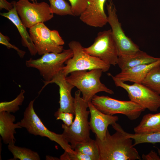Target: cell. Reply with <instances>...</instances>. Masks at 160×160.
Wrapping results in <instances>:
<instances>
[{"instance_id":"9","label":"cell","mask_w":160,"mask_h":160,"mask_svg":"<svg viewBox=\"0 0 160 160\" xmlns=\"http://www.w3.org/2000/svg\"><path fill=\"white\" fill-rule=\"evenodd\" d=\"M115 85L124 89L128 93L130 100L141 105L145 109L156 112L160 108V95L141 83H134L129 85L108 73Z\"/></svg>"},{"instance_id":"21","label":"cell","mask_w":160,"mask_h":160,"mask_svg":"<svg viewBox=\"0 0 160 160\" xmlns=\"http://www.w3.org/2000/svg\"><path fill=\"white\" fill-rule=\"evenodd\" d=\"M16 141H12L8 145V150L12 153L13 158L10 160H40L38 153L30 149L15 145Z\"/></svg>"},{"instance_id":"14","label":"cell","mask_w":160,"mask_h":160,"mask_svg":"<svg viewBox=\"0 0 160 160\" xmlns=\"http://www.w3.org/2000/svg\"><path fill=\"white\" fill-rule=\"evenodd\" d=\"M90 118L89 124L90 130L95 137L102 140L105 138L108 127L116 123L119 118L116 116L104 113L97 109L91 102L88 103Z\"/></svg>"},{"instance_id":"28","label":"cell","mask_w":160,"mask_h":160,"mask_svg":"<svg viewBox=\"0 0 160 160\" xmlns=\"http://www.w3.org/2000/svg\"><path fill=\"white\" fill-rule=\"evenodd\" d=\"M76 152L74 153L65 151L60 156V159L61 160H94L89 156L80 152Z\"/></svg>"},{"instance_id":"11","label":"cell","mask_w":160,"mask_h":160,"mask_svg":"<svg viewBox=\"0 0 160 160\" xmlns=\"http://www.w3.org/2000/svg\"><path fill=\"white\" fill-rule=\"evenodd\" d=\"M29 0H18L16 2L17 13L24 25L30 28L44 23L54 17L50 6L47 3L31 2Z\"/></svg>"},{"instance_id":"19","label":"cell","mask_w":160,"mask_h":160,"mask_svg":"<svg viewBox=\"0 0 160 160\" xmlns=\"http://www.w3.org/2000/svg\"><path fill=\"white\" fill-rule=\"evenodd\" d=\"M159 58L151 56L140 50L131 54L119 57L117 65L123 70L140 65L151 63Z\"/></svg>"},{"instance_id":"25","label":"cell","mask_w":160,"mask_h":160,"mask_svg":"<svg viewBox=\"0 0 160 160\" xmlns=\"http://www.w3.org/2000/svg\"><path fill=\"white\" fill-rule=\"evenodd\" d=\"M25 91L21 89L17 97L10 101H3L0 103V112L6 111L9 113H15L19 109L24 100Z\"/></svg>"},{"instance_id":"7","label":"cell","mask_w":160,"mask_h":160,"mask_svg":"<svg viewBox=\"0 0 160 160\" xmlns=\"http://www.w3.org/2000/svg\"><path fill=\"white\" fill-rule=\"evenodd\" d=\"M91 102L102 113L113 115L120 114L125 115L129 119L135 120L138 118L145 108L132 101H121L107 96L95 95Z\"/></svg>"},{"instance_id":"4","label":"cell","mask_w":160,"mask_h":160,"mask_svg":"<svg viewBox=\"0 0 160 160\" xmlns=\"http://www.w3.org/2000/svg\"><path fill=\"white\" fill-rule=\"evenodd\" d=\"M73 55V51L70 48L64 49L60 53H47L36 59L31 58L26 60L25 64L28 67L37 69L44 80L43 81L48 82L63 70L65 62Z\"/></svg>"},{"instance_id":"22","label":"cell","mask_w":160,"mask_h":160,"mask_svg":"<svg viewBox=\"0 0 160 160\" xmlns=\"http://www.w3.org/2000/svg\"><path fill=\"white\" fill-rule=\"evenodd\" d=\"M74 150L92 157L94 160H100V154L96 141L91 138L88 140L79 143L76 146Z\"/></svg>"},{"instance_id":"31","label":"cell","mask_w":160,"mask_h":160,"mask_svg":"<svg viewBox=\"0 0 160 160\" xmlns=\"http://www.w3.org/2000/svg\"><path fill=\"white\" fill-rule=\"evenodd\" d=\"M142 159L144 160H160V157L155 151L153 150L147 154H143Z\"/></svg>"},{"instance_id":"18","label":"cell","mask_w":160,"mask_h":160,"mask_svg":"<svg viewBox=\"0 0 160 160\" xmlns=\"http://www.w3.org/2000/svg\"><path fill=\"white\" fill-rule=\"evenodd\" d=\"M15 120V116L10 113L0 112V135L5 144L16 141L14 136L16 133L15 129L22 128L20 121L14 124Z\"/></svg>"},{"instance_id":"34","label":"cell","mask_w":160,"mask_h":160,"mask_svg":"<svg viewBox=\"0 0 160 160\" xmlns=\"http://www.w3.org/2000/svg\"><path fill=\"white\" fill-rule=\"evenodd\" d=\"M157 152L158 153L159 155L160 156V149L157 148Z\"/></svg>"},{"instance_id":"5","label":"cell","mask_w":160,"mask_h":160,"mask_svg":"<svg viewBox=\"0 0 160 160\" xmlns=\"http://www.w3.org/2000/svg\"><path fill=\"white\" fill-rule=\"evenodd\" d=\"M35 100L33 99L30 102L24 112L23 117L20 121L22 127L25 128L30 134L46 137L56 142L65 151L76 153L62 134L52 132L44 126L35 111L33 108Z\"/></svg>"},{"instance_id":"29","label":"cell","mask_w":160,"mask_h":160,"mask_svg":"<svg viewBox=\"0 0 160 160\" xmlns=\"http://www.w3.org/2000/svg\"><path fill=\"white\" fill-rule=\"evenodd\" d=\"M9 38L3 35L1 32L0 33V43L5 46L8 49L12 48L16 50L18 55L21 58L24 57L25 54V51L20 49L14 45H12L9 42Z\"/></svg>"},{"instance_id":"20","label":"cell","mask_w":160,"mask_h":160,"mask_svg":"<svg viewBox=\"0 0 160 160\" xmlns=\"http://www.w3.org/2000/svg\"><path fill=\"white\" fill-rule=\"evenodd\" d=\"M135 133L145 134L160 131V112L144 115L139 124L134 127Z\"/></svg>"},{"instance_id":"8","label":"cell","mask_w":160,"mask_h":160,"mask_svg":"<svg viewBox=\"0 0 160 160\" xmlns=\"http://www.w3.org/2000/svg\"><path fill=\"white\" fill-rule=\"evenodd\" d=\"M29 34L39 55L47 53H60L64 41L56 30L49 29L44 23L29 28Z\"/></svg>"},{"instance_id":"2","label":"cell","mask_w":160,"mask_h":160,"mask_svg":"<svg viewBox=\"0 0 160 160\" xmlns=\"http://www.w3.org/2000/svg\"><path fill=\"white\" fill-rule=\"evenodd\" d=\"M81 92L78 90L74 94L73 109L75 118L72 124L68 126L62 124L63 131L62 134L71 148L74 150L78 144L89 139L90 130L88 121L89 111L88 103L81 97Z\"/></svg>"},{"instance_id":"33","label":"cell","mask_w":160,"mask_h":160,"mask_svg":"<svg viewBox=\"0 0 160 160\" xmlns=\"http://www.w3.org/2000/svg\"><path fill=\"white\" fill-rule=\"evenodd\" d=\"M46 160H60V159H59L57 158L49 156H46Z\"/></svg>"},{"instance_id":"3","label":"cell","mask_w":160,"mask_h":160,"mask_svg":"<svg viewBox=\"0 0 160 160\" xmlns=\"http://www.w3.org/2000/svg\"><path fill=\"white\" fill-rule=\"evenodd\" d=\"M103 71L95 69L89 70L76 71L66 76L67 81L77 88L82 93V98L86 102H91L94 96L100 92L113 94L114 92L100 81Z\"/></svg>"},{"instance_id":"27","label":"cell","mask_w":160,"mask_h":160,"mask_svg":"<svg viewBox=\"0 0 160 160\" xmlns=\"http://www.w3.org/2000/svg\"><path fill=\"white\" fill-rule=\"evenodd\" d=\"M74 16H80L87 9L88 0H68Z\"/></svg>"},{"instance_id":"23","label":"cell","mask_w":160,"mask_h":160,"mask_svg":"<svg viewBox=\"0 0 160 160\" xmlns=\"http://www.w3.org/2000/svg\"><path fill=\"white\" fill-rule=\"evenodd\" d=\"M159 95H160V65L151 69L142 82Z\"/></svg>"},{"instance_id":"1","label":"cell","mask_w":160,"mask_h":160,"mask_svg":"<svg viewBox=\"0 0 160 160\" xmlns=\"http://www.w3.org/2000/svg\"><path fill=\"white\" fill-rule=\"evenodd\" d=\"M116 131L111 135L108 129L102 140L95 137L100 154V160H135L141 159L134 147L132 139L127 136L124 130L115 123L111 125Z\"/></svg>"},{"instance_id":"35","label":"cell","mask_w":160,"mask_h":160,"mask_svg":"<svg viewBox=\"0 0 160 160\" xmlns=\"http://www.w3.org/2000/svg\"><path fill=\"white\" fill-rule=\"evenodd\" d=\"M29 0L30 1H32V2H37V0Z\"/></svg>"},{"instance_id":"10","label":"cell","mask_w":160,"mask_h":160,"mask_svg":"<svg viewBox=\"0 0 160 160\" xmlns=\"http://www.w3.org/2000/svg\"><path fill=\"white\" fill-rule=\"evenodd\" d=\"M83 49L88 54L98 57L110 65L117 64L118 51L111 29L98 32L93 43L88 47H84Z\"/></svg>"},{"instance_id":"6","label":"cell","mask_w":160,"mask_h":160,"mask_svg":"<svg viewBox=\"0 0 160 160\" xmlns=\"http://www.w3.org/2000/svg\"><path fill=\"white\" fill-rule=\"evenodd\" d=\"M68 46L73 51V55L65 62L66 65L62 70L67 76L71 72L76 71L99 69L105 72L109 70L111 65L100 58L86 53L79 42L72 41L69 43Z\"/></svg>"},{"instance_id":"15","label":"cell","mask_w":160,"mask_h":160,"mask_svg":"<svg viewBox=\"0 0 160 160\" xmlns=\"http://www.w3.org/2000/svg\"><path fill=\"white\" fill-rule=\"evenodd\" d=\"M106 0H88V5L79 16L81 20L93 27H102L108 23L107 15L104 10Z\"/></svg>"},{"instance_id":"30","label":"cell","mask_w":160,"mask_h":160,"mask_svg":"<svg viewBox=\"0 0 160 160\" xmlns=\"http://www.w3.org/2000/svg\"><path fill=\"white\" fill-rule=\"evenodd\" d=\"M73 115L74 114L71 113L57 111L55 112L54 114L56 120H61L64 124L68 126H70L72 124Z\"/></svg>"},{"instance_id":"13","label":"cell","mask_w":160,"mask_h":160,"mask_svg":"<svg viewBox=\"0 0 160 160\" xmlns=\"http://www.w3.org/2000/svg\"><path fill=\"white\" fill-rule=\"evenodd\" d=\"M61 71L49 81H43L44 83L42 89L49 84L55 83L59 87L60 108L57 111L72 113L74 115L73 109L74 97H72L71 91L75 87L66 80L67 76Z\"/></svg>"},{"instance_id":"17","label":"cell","mask_w":160,"mask_h":160,"mask_svg":"<svg viewBox=\"0 0 160 160\" xmlns=\"http://www.w3.org/2000/svg\"><path fill=\"white\" fill-rule=\"evenodd\" d=\"M160 65V58L153 63L139 65L127 69L121 70L115 77L121 81H129L142 83L149 71L153 68Z\"/></svg>"},{"instance_id":"12","label":"cell","mask_w":160,"mask_h":160,"mask_svg":"<svg viewBox=\"0 0 160 160\" xmlns=\"http://www.w3.org/2000/svg\"><path fill=\"white\" fill-rule=\"evenodd\" d=\"M107 22L111 26L113 37L116 44L119 57L130 55L140 50L139 47L127 36L119 22L117 10L112 0L106 4Z\"/></svg>"},{"instance_id":"24","label":"cell","mask_w":160,"mask_h":160,"mask_svg":"<svg viewBox=\"0 0 160 160\" xmlns=\"http://www.w3.org/2000/svg\"><path fill=\"white\" fill-rule=\"evenodd\" d=\"M125 134L134 140V146L141 143H160V131L145 134H131L124 131Z\"/></svg>"},{"instance_id":"26","label":"cell","mask_w":160,"mask_h":160,"mask_svg":"<svg viewBox=\"0 0 160 160\" xmlns=\"http://www.w3.org/2000/svg\"><path fill=\"white\" fill-rule=\"evenodd\" d=\"M50 7L53 14L60 15L74 16L71 6L65 0H48Z\"/></svg>"},{"instance_id":"32","label":"cell","mask_w":160,"mask_h":160,"mask_svg":"<svg viewBox=\"0 0 160 160\" xmlns=\"http://www.w3.org/2000/svg\"><path fill=\"white\" fill-rule=\"evenodd\" d=\"M14 7L13 1L11 2H8L7 0H0V9H5L8 12L12 10Z\"/></svg>"},{"instance_id":"16","label":"cell","mask_w":160,"mask_h":160,"mask_svg":"<svg viewBox=\"0 0 160 160\" xmlns=\"http://www.w3.org/2000/svg\"><path fill=\"white\" fill-rule=\"evenodd\" d=\"M13 8L8 12L1 13L0 15L8 19L15 25L21 37L22 45L28 48L32 56H35L37 53L36 48L26 30V28L22 22L17 13L16 2L15 1H13Z\"/></svg>"}]
</instances>
